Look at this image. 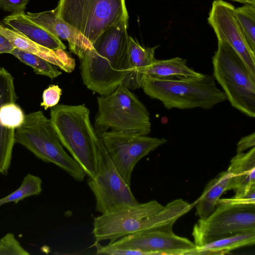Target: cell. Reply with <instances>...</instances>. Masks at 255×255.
I'll return each instance as SVG.
<instances>
[{
	"instance_id": "cell-1",
	"label": "cell",
	"mask_w": 255,
	"mask_h": 255,
	"mask_svg": "<svg viewBox=\"0 0 255 255\" xmlns=\"http://www.w3.org/2000/svg\"><path fill=\"white\" fill-rule=\"evenodd\" d=\"M128 19L104 31L79 58L84 84L100 95L113 92L128 74Z\"/></svg>"
},
{
	"instance_id": "cell-2",
	"label": "cell",
	"mask_w": 255,
	"mask_h": 255,
	"mask_svg": "<svg viewBox=\"0 0 255 255\" xmlns=\"http://www.w3.org/2000/svg\"><path fill=\"white\" fill-rule=\"evenodd\" d=\"M191 204L175 199L165 206L156 200L126 205L94 218L92 234L96 242L112 243L129 234L151 230H173L175 222L188 213Z\"/></svg>"
},
{
	"instance_id": "cell-3",
	"label": "cell",
	"mask_w": 255,
	"mask_h": 255,
	"mask_svg": "<svg viewBox=\"0 0 255 255\" xmlns=\"http://www.w3.org/2000/svg\"><path fill=\"white\" fill-rule=\"evenodd\" d=\"M50 120L62 145L86 175L95 178L94 149L102 137L91 122L89 109L84 104H57L51 109Z\"/></svg>"
},
{
	"instance_id": "cell-4",
	"label": "cell",
	"mask_w": 255,
	"mask_h": 255,
	"mask_svg": "<svg viewBox=\"0 0 255 255\" xmlns=\"http://www.w3.org/2000/svg\"><path fill=\"white\" fill-rule=\"evenodd\" d=\"M141 88L146 95L160 101L168 110H208L227 99L224 92L217 87L213 76L203 74L199 77L173 80L146 77Z\"/></svg>"
},
{
	"instance_id": "cell-5",
	"label": "cell",
	"mask_w": 255,
	"mask_h": 255,
	"mask_svg": "<svg viewBox=\"0 0 255 255\" xmlns=\"http://www.w3.org/2000/svg\"><path fill=\"white\" fill-rule=\"evenodd\" d=\"M15 143H19L43 161L52 163L77 181L86 174L79 164L65 151L50 119L41 111L26 114L22 125L15 129Z\"/></svg>"
},
{
	"instance_id": "cell-6",
	"label": "cell",
	"mask_w": 255,
	"mask_h": 255,
	"mask_svg": "<svg viewBox=\"0 0 255 255\" xmlns=\"http://www.w3.org/2000/svg\"><path fill=\"white\" fill-rule=\"evenodd\" d=\"M97 101L95 127L100 132L123 131L147 135L150 132L148 110L124 84L108 95L98 97Z\"/></svg>"
},
{
	"instance_id": "cell-7",
	"label": "cell",
	"mask_w": 255,
	"mask_h": 255,
	"mask_svg": "<svg viewBox=\"0 0 255 255\" xmlns=\"http://www.w3.org/2000/svg\"><path fill=\"white\" fill-rule=\"evenodd\" d=\"M213 77L222 87L231 106L245 115L255 117V79L237 52L218 40L212 58Z\"/></svg>"
},
{
	"instance_id": "cell-8",
	"label": "cell",
	"mask_w": 255,
	"mask_h": 255,
	"mask_svg": "<svg viewBox=\"0 0 255 255\" xmlns=\"http://www.w3.org/2000/svg\"><path fill=\"white\" fill-rule=\"evenodd\" d=\"M53 10L91 44L106 29L128 18L125 0H59Z\"/></svg>"
},
{
	"instance_id": "cell-9",
	"label": "cell",
	"mask_w": 255,
	"mask_h": 255,
	"mask_svg": "<svg viewBox=\"0 0 255 255\" xmlns=\"http://www.w3.org/2000/svg\"><path fill=\"white\" fill-rule=\"evenodd\" d=\"M213 212L194 225L196 248L240 233L255 230V204H241L232 198L219 199Z\"/></svg>"
},
{
	"instance_id": "cell-10",
	"label": "cell",
	"mask_w": 255,
	"mask_h": 255,
	"mask_svg": "<svg viewBox=\"0 0 255 255\" xmlns=\"http://www.w3.org/2000/svg\"><path fill=\"white\" fill-rule=\"evenodd\" d=\"M96 176L87 184L95 196L96 211L102 214L126 205L138 203L119 174L104 145L102 139L94 149Z\"/></svg>"
},
{
	"instance_id": "cell-11",
	"label": "cell",
	"mask_w": 255,
	"mask_h": 255,
	"mask_svg": "<svg viewBox=\"0 0 255 255\" xmlns=\"http://www.w3.org/2000/svg\"><path fill=\"white\" fill-rule=\"evenodd\" d=\"M107 152L124 181L130 186L134 167L143 157L167 140L132 132L106 131L100 132Z\"/></svg>"
},
{
	"instance_id": "cell-12",
	"label": "cell",
	"mask_w": 255,
	"mask_h": 255,
	"mask_svg": "<svg viewBox=\"0 0 255 255\" xmlns=\"http://www.w3.org/2000/svg\"><path fill=\"white\" fill-rule=\"evenodd\" d=\"M218 40L228 43L240 55L255 79V53L250 49L235 15V7L223 0H215L207 19Z\"/></svg>"
},
{
	"instance_id": "cell-13",
	"label": "cell",
	"mask_w": 255,
	"mask_h": 255,
	"mask_svg": "<svg viewBox=\"0 0 255 255\" xmlns=\"http://www.w3.org/2000/svg\"><path fill=\"white\" fill-rule=\"evenodd\" d=\"M119 248L139 250L147 255H190L196 247L188 239L173 230H151L124 236L110 243Z\"/></svg>"
},
{
	"instance_id": "cell-14",
	"label": "cell",
	"mask_w": 255,
	"mask_h": 255,
	"mask_svg": "<svg viewBox=\"0 0 255 255\" xmlns=\"http://www.w3.org/2000/svg\"><path fill=\"white\" fill-rule=\"evenodd\" d=\"M26 14L31 20L61 40H67L70 51L79 58L85 51L92 47L86 38L58 16L53 10L38 13L28 12Z\"/></svg>"
},
{
	"instance_id": "cell-15",
	"label": "cell",
	"mask_w": 255,
	"mask_h": 255,
	"mask_svg": "<svg viewBox=\"0 0 255 255\" xmlns=\"http://www.w3.org/2000/svg\"><path fill=\"white\" fill-rule=\"evenodd\" d=\"M0 33L14 47L34 54L67 73L75 67V59L64 49L51 50L28 38L20 32L0 24Z\"/></svg>"
},
{
	"instance_id": "cell-16",
	"label": "cell",
	"mask_w": 255,
	"mask_h": 255,
	"mask_svg": "<svg viewBox=\"0 0 255 255\" xmlns=\"http://www.w3.org/2000/svg\"><path fill=\"white\" fill-rule=\"evenodd\" d=\"M14 79L3 67H0V108L7 103L16 102ZM15 130H9L0 123V174L6 175L8 172L15 143Z\"/></svg>"
},
{
	"instance_id": "cell-17",
	"label": "cell",
	"mask_w": 255,
	"mask_h": 255,
	"mask_svg": "<svg viewBox=\"0 0 255 255\" xmlns=\"http://www.w3.org/2000/svg\"><path fill=\"white\" fill-rule=\"evenodd\" d=\"M227 171L231 175L228 190L235 192L234 198L244 196L255 186V147L246 153L236 154Z\"/></svg>"
},
{
	"instance_id": "cell-18",
	"label": "cell",
	"mask_w": 255,
	"mask_h": 255,
	"mask_svg": "<svg viewBox=\"0 0 255 255\" xmlns=\"http://www.w3.org/2000/svg\"><path fill=\"white\" fill-rule=\"evenodd\" d=\"M158 46L144 47L128 36V73L122 83L128 89L141 88L146 72L155 59V51Z\"/></svg>"
},
{
	"instance_id": "cell-19",
	"label": "cell",
	"mask_w": 255,
	"mask_h": 255,
	"mask_svg": "<svg viewBox=\"0 0 255 255\" xmlns=\"http://www.w3.org/2000/svg\"><path fill=\"white\" fill-rule=\"evenodd\" d=\"M2 22L41 46L52 50L66 49L60 39L31 20L24 11L12 13L4 18Z\"/></svg>"
},
{
	"instance_id": "cell-20",
	"label": "cell",
	"mask_w": 255,
	"mask_h": 255,
	"mask_svg": "<svg viewBox=\"0 0 255 255\" xmlns=\"http://www.w3.org/2000/svg\"><path fill=\"white\" fill-rule=\"evenodd\" d=\"M202 75L189 67L186 59L177 57L165 60L155 59L147 69L145 78L173 80L196 77Z\"/></svg>"
},
{
	"instance_id": "cell-21",
	"label": "cell",
	"mask_w": 255,
	"mask_h": 255,
	"mask_svg": "<svg viewBox=\"0 0 255 255\" xmlns=\"http://www.w3.org/2000/svg\"><path fill=\"white\" fill-rule=\"evenodd\" d=\"M231 175L227 170L223 171L210 180L200 197L196 201V215L204 219L210 215L216 208L221 196L228 191Z\"/></svg>"
},
{
	"instance_id": "cell-22",
	"label": "cell",
	"mask_w": 255,
	"mask_h": 255,
	"mask_svg": "<svg viewBox=\"0 0 255 255\" xmlns=\"http://www.w3.org/2000/svg\"><path fill=\"white\" fill-rule=\"evenodd\" d=\"M255 243V230L240 233L196 248L190 255H224Z\"/></svg>"
},
{
	"instance_id": "cell-23",
	"label": "cell",
	"mask_w": 255,
	"mask_h": 255,
	"mask_svg": "<svg viewBox=\"0 0 255 255\" xmlns=\"http://www.w3.org/2000/svg\"><path fill=\"white\" fill-rule=\"evenodd\" d=\"M10 54L22 63L31 67L36 74L54 79L62 74L53 64L34 54L16 48H14Z\"/></svg>"
},
{
	"instance_id": "cell-24",
	"label": "cell",
	"mask_w": 255,
	"mask_h": 255,
	"mask_svg": "<svg viewBox=\"0 0 255 255\" xmlns=\"http://www.w3.org/2000/svg\"><path fill=\"white\" fill-rule=\"evenodd\" d=\"M42 180L37 176L28 173L25 175L20 187L10 194L0 199V206L9 202L15 204L24 198L38 195L42 191Z\"/></svg>"
},
{
	"instance_id": "cell-25",
	"label": "cell",
	"mask_w": 255,
	"mask_h": 255,
	"mask_svg": "<svg viewBox=\"0 0 255 255\" xmlns=\"http://www.w3.org/2000/svg\"><path fill=\"white\" fill-rule=\"evenodd\" d=\"M235 15L250 49L255 53V5L247 3L235 8Z\"/></svg>"
},
{
	"instance_id": "cell-26",
	"label": "cell",
	"mask_w": 255,
	"mask_h": 255,
	"mask_svg": "<svg viewBox=\"0 0 255 255\" xmlns=\"http://www.w3.org/2000/svg\"><path fill=\"white\" fill-rule=\"evenodd\" d=\"M24 116L16 102L5 103L0 108V125L9 130H15L20 127L24 121Z\"/></svg>"
},
{
	"instance_id": "cell-27",
	"label": "cell",
	"mask_w": 255,
	"mask_h": 255,
	"mask_svg": "<svg viewBox=\"0 0 255 255\" xmlns=\"http://www.w3.org/2000/svg\"><path fill=\"white\" fill-rule=\"evenodd\" d=\"M29 255L16 239L13 234L9 233L0 240V255Z\"/></svg>"
},
{
	"instance_id": "cell-28",
	"label": "cell",
	"mask_w": 255,
	"mask_h": 255,
	"mask_svg": "<svg viewBox=\"0 0 255 255\" xmlns=\"http://www.w3.org/2000/svg\"><path fill=\"white\" fill-rule=\"evenodd\" d=\"M96 249L97 255H147L145 252L130 249L119 248L109 244L106 246L101 245L98 242H95L94 244Z\"/></svg>"
},
{
	"instance_id": "cell-29",
	"label": "cell",
	"mask_w": 255,
	"mask_h": 255,
	"mask_svg": "<svg viewBox=\"0 0 255 255\" xmlns=\"http://www.w3.org/2000/svg\"><path fill=\"white\" fill-rule=\"evenodd\" d=\"M62 94V89L56 85H51L45 89L42 94L41 106L45 110L57 105Z\"/></svg>"
},
{
	"instance_id": "cell-30",
	"label": "cell",
	"mask_w": 255,
	"mask_h": 255,
	"mask_svg": "<svg viewBox=\"0 0 255 255\" xmlns=\"http://www.w3.org/2000/svg\"><path fill=\"white\" fill-rule=\"evenodd\" d=\"M29 0H0V6L12 13L23 12Z\"/></svg>"
},
{
	"instance_id": "cell-31",
	"label": "cell",
	"mask_w": 255,
	"mask_h": 255,
	"mask_svg": "<svg viewBox=\"0 0 255 255\" xmlns=\"http://www.w3.org/2000/svg\"><path fill=\"white\" fill-rule=\"evenodd\" d=\"M255 145V133L253 132L241 138L237 144V154L243 152L246 149Z\"/></svg>"
},
{
	"instance_id": "cell-32",
	"label": "cell",
	"mask_w": 255,
	"mask_h": 255,
	"mask_svg": "<svg viewBox=\"0 0 255 255\" xmlns=\"http://www.w3.org/2000/svg\"><path fill=\"white\" fill-rule=\"evenodd\" d=\"M14 48V47L11 45L10 42L0 33V54H10Z\"/></svg>"
},
{
	"instance_id": "cell-33",
	"label": "cell",
	"mask_w": 255,
	"mask_h": 255,
	"mask_svg": "<svg viewBox=\"0 0 255 255\" xmlns=\"http://www.w3.org/2000/svg\"><path fill=\"white\" fill-rule=\"evenodd\" d=\"M232 0L235 1H237L239 2H241V3H245V4L248 3V4H251V3L249 0Z\"/></svg>"
},
{
	"instance_id": "cell-34",
	"label": "cell",
	"mask_w": 255,
	"mask_h": 255,
	"mask_svg": "<svg viewBox=\"0 0 255 255\" xmlns=\"http://www.w3.org/2000/svg\"><path fill=\"white\" fill-rule=\"evenodd\" d=\"M251 3V4L255 5V0H249Z\"/></svg>"
}]
</instances>
